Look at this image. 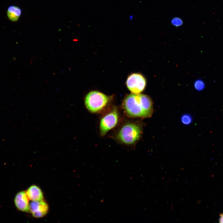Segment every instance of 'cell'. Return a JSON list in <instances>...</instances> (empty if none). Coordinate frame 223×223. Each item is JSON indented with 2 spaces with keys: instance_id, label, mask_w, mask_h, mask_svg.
Segmentation results:
<instances>
[{
  "instance_id": "277c9868",
  "label": "cell",
  "mask_w": 223,
  "mask_h": 223,
  "mask_svg": "<svg viewBox=\"0 0 223 223\" xmlns=\"http://www.w3.org/2000/svg\"><path fill=\"white\" fill-rule=\"evenodd\" d=\"M119 119L118 109L114 107L101 118L99 124V131L102 136L105 135L117 124Z\"/></svg>"
},
{
  "instance_id": "4fadbf2b",
  "label": "cell",
  "mask_w": 223,
  "mask_h": 223,
  "mask_svg": "<svg viewBox=\"0 0 223 223\" xmlns=\"http://www.w3.org/2000/svg\"><path fill=\"white\" fill-rule=\"evenodd\" d=\"M219 221L220 223H223V213L220 214Z\"/></svg>"
},
{
  "instance_id": "30bf717a",
  "label": "cell",
  "mask_w": 223,
  "mask_h": 223,
  "mask_svg": "<svg viewBox=\"0 0 223 223\" xmlns=\"http://www.w3.org/2000/svg\"><path fill=\"white\" fill-rule=\"evenodd\" d=\"M172 25L176 27H178L182 25L183 23L182 20L180 17H176L173 18L171 20Z\"/></svg>"
},
{
  "instance_id": "7a4b0ae2",
  "label": "cell",
  "mask_w": 223,
  "mask_h": 223,
  "mask_svg": "<svg viewBox=\"0 0 223 223\" xmlns=\"http://www.w3.org/2000/svg\"><path fill=\"white\" fill-rule=\"evenodd\" d=\"M142 129L138 124L129 122L120 128L116 135L117 140L122 144L132 145L136 142L141 134Z\"/></svg>"
},
{
  "instance_id": "5b68a950",
  "label": "cell",
  "mask_w": 223,
  "mask_h": 223,
  "mask_svg": "<svg viewBox=\"0 0 223 223\" xmlns=\"http://www.w3.org/2000/svg\"><path fill=\"white\" fill-rule=\"evenodd\" d=\"M146 85L145 78L141 74L133 73L128 78L126 85L129 90L133 94H140L145 89Z\"/></svg>"
},
{
  "instance_id": "ba28073f",
  "label": "cell",
  "mask_w": 223,
  "mask_h": 223,
  "mask_svg": "<svg viewBox=\"0 0 223 223\" xmlns=\"http://www.w3.org/2000/svg\"><path fill=\"white\" fill-rule=\"evenodd\" d=\"M29 200L33 201H41L44 200L43 193L41 189L36 185L30 186L26 191Z\"/></svg>"
},
{
  "instance_id": "3957f363",
  "label": "cell",
  "mask_w": 223,
  "mask_h": 223,
  "mask_svg": "<svg viewBox=\"0 0 223 223\" xmlns=\"http://www.w3.org/2000/svg\"><path fill=\"white\" fill-rule=\"evenodd\" d=\"M112 97L96 91L89 92L84 100L87 109L92 113H98L103 110L111 102Z\"/></svg>"
},
{
  "instance_id": "52a82bcc",
  "label": "cell",
  "mask_w": 223,
  "mask_h": 223,
  "mask_svg": "<svg viewBox=\"0 0 223 223\" xmlns=\"http://www.w3.org/2000/svg\"><path fill=\"white\" fill-rule=\"evenodd\" d=\"M29 200L26 191H21L15 195L14 202L18 210L24 212H29Z\"/></svg>"
},
{
  "instance_id": "7c38bea8",
  "label": "cell",
  "mask_w": 223,
  "mask_h": 223,
  "mask_svg": "<svg viewBox=\"0 0 223 223\" xmlns=\"http://www.w3.org/2000/svg\"><path fill=\"white\" fill-rule=\"evenodd\" d=\"M191 120L190 117L187 115L184 116L182 118V122L185 124H189Z\"/></svg>"
},
{
  "instance_id": "6da1fadb",
  "label": "cell",
  "mask_w": 223,
  "mask_h": 223,
  "mask_svg": "<svg viewBox=\"0 0 223 223\" xmlns=\"http://www.w3.org/2000/svg\"><path fill=\"white\" fill-rule=\"evenodd\" d=\"M121 106L125 114L132 118L149 117L153 112L151 98L144 94L132 93L127 95Z\"/></svg>"
},
{
  "instance_id": "8fae6325",
  "label": "cell",
  "mask_w": 223,
  "mask_h": 223,
  "mask_svg": "<svg viewBox=\"0 0 223 223\" xmlns=\"http://www.w3.org/2000/svg\"><path fill=\"white\" fill-rule=\"evenodd\" d=\"M195 87L196 90H201L204 89L205 85L202 81L199 80L195 81Z\"/></svg>"
},
{
  "instance_id": "9c48e42d",
  "label": "cell",
  "mask_w": 223,
  "mask_h": 223,
  "mask_svg": "<svg viewBox=\"0 0 223 223\" xmlns=\"http://www.w3.org/2000/svg\"><path fill=\"white\" fill-rule=\"evenodd\" d=\"M22 13L21 9L15 5L10 6L7 10V15L11 21L15 22L17 21Z\"/></svg>"
},
{
  "instance_id": "8992f818",
  "label": "cell",
  "mask_w": 223,
  "mask_h": 223,
  "mask_svg": "<svg viewBox=\"0 0 223 223\" xmlns=\"http://www.w3.org/2000/svg\"><path fill=\"white\" fill-rule=\"evenodd\" d=\"M49 210L47 203L44 200L32 201L29 204V212L36 218H40L46 215Z\"/></svg>"
}]
</instances>
